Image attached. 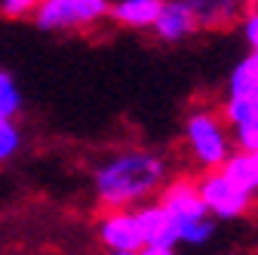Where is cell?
Instances as JSON below:
<instances>
[{"mask_svg":"<svg viewBox=\"0 0 258 255\" xmlns=\"http://www.w3.org/2000/svg\"><path fill=\"white\" fill-rule=\"evenodd\" d=\"M169 178L166 157L148 148L120 151L92 172L95 200L105 209H136L139 203L151 200Z\"/></svg>","mask_w":258,"mask_h":255,"instance_id":"cell-1","label":"cell"},{"mask_svg":"<svg viewBox=\"0 0 258 255\" xmlns=\"http://www.w3.org/2000/svg\"><path fill=\"white\" fill-rule=\"evenodd\" d=\"M184 145L200 169H218L237 151L231 142V130L215 111H190L184 120Z\"/></svg>","mask_w":258,"mask_h":255,"instance_id":"cell-2","label":"cell"},{"mask_svg":"<svg viewBox=\"0 0 258 255\" xmlns=\"http://www.w3.org/2000/svg\"><path fill=\"white\" fill-rule=\"evenodd\" d=\"M108 7V0H40L31 19L46 34H64V31H83L105 22Z\"/></svg>","mask_w":258,"mask_h":255,"instance_id":"cell-3","label":"cell"},{"mask_svg":"<svg viewBox=\"0 0 258 255\" xmlns=\"http://www.w3.org/2000/svg\"><path fill=\"white\" fill-rule=\"evenodd\" d=\"M197 194L206 206V212L215 221H237L252 209V194L234 184L221 169H206V175L197 181Z\"/></svg>","mask_w":258,"mask_h":255,"instance_id":"cell-4","label":"cell"},{"mask_svg":"<svg viewBox=\"0 0 258 255\" xmlns=\"http://www.w3.org/2000/svg\"><path fill=\"white\" fill-rule=\"evenodd\" d=\"M157 194H160V203L166 206V212L172 215L175 228H178V237H181V231H187L194 225V221H200V218L209 215L203 200H200V194H197V184L187 181V178L166 181Z\"/></svg>","mask_w":258,"mask_h":255,"instance_id":"cell-5","label":"cell"},{"mask_svg":"<svg viewBox=\"0 0 258 255\" xmlns=\"http://www.w3.org/2000/svg\"><path fill=\"white\" fill-rule=\"evenodd\" d=\"M151 31L163 43H184L200 31V25L184 0H160V10H157Z\"/></svg>","mask_w":258,"mask_h":255,"instance_id":"cell-6","label":"cell"},{"mask_svg":"<svg viewBox=\"0 0 258 255\" xmlns=\"http://www.w3.org/2000/svg\"><path fill=\"white\" fill-rule=\"evenodd\" d=\"M99 240L108 252H139L142 231L133 209H108L99 221Z\"/></svg>","mask_w":258,"mask_h":255,"instance_id":"cell-7","label":"cell"},{"mask_svg":"<svg viewBox=\"0 0 258 255\" xmlns=\"http://www.w3.org/2000/svg\"><path fill=\"white\" fill-rule=\"evenodd\" d=\"M136 221H139V231H142V243H148V246H169V249H175V246H181L178 243V228H175V221H172V215L166 212V206L163 203H139L136 209Z\"/></svg>","mask_w":258,"mask_h":255,"instance_id":"cell-8","label":"cell"},{"mask_svg":"<svg viewBox=\"0 0 258 255\" xmlns=\"http://www.w3.org/2000/svg\"><path fill=\"white\" fill-rule=\"evenodd\" d=\"M190 13L197 16L200 31H221L240 22L243 0H184Z\"/></svg>","mask_w":258,"mask_h":255,"instance_id":"cell-9","label":"cell"},{"mask_svg":"<svg viewBox=\"0 0 258 255\" xmlns=\"http://www.w3.org/2000/svg\"><path fill=\"white\" fill-rule=\"evenodd\" d=\"M160 10V0H117L108 7V19L133 31H151Z\"/></svg>","mask_w":258,"mask_h":255,"instance_id":"cell-10","label":"cell"},{"mask_svg":"<svg viewBox=\"0 0 258 255\" xmlns=\"http://www.w3.org/2000/svg\"><path fill=\"white\" fill-rule=\"evenodd\" d=\"M22 111V89L16 86L13 74L0 68V117H16Z\"/></svg>","mask_w":258,"mask_h":255,"instance_id":"cell-11","label":"cell"},{"mask_svg":"<svg viewBox=\"0 0 258 255\" xmlns=\"http://www.w3.org/2000/svg\"><path fill=\"white\" fill-rule=\"evenodd\" d=\"M22 148V130L16 126L13 117H0V163L13 160Z\"/></svg>","mask_w":258,"mask_h":255,"instance_id":"cell-12","label":"cell"},{"mask_svg":"<svg viewBox=\"0 0 258 255\" xmlns=\"http://www.w3.org/2000/svg\"><path fill=\"white\" fill-rule=\"evenodd\" d=\"M215 231H218V221H215L212 215H206V218H200V221H194L187 231H181L178 243H184V246H206V243L215 237Z\"/></svg>","mask_w":258,"mask_h":255,"instance_id":"cell-13","label":"cell"},{"mask_svg":"<svg viewBox=\"0 0 258 255\" xmlns=\"http://www.w3.org/2000/svg\"><path fill=\"white\" fill-rule=\"evenodd\" d=\"M240 34H243V40H246V46H249V52H255L258 55V4H255V10H246L243 16H240Z\"/></svg>","mask_w":258,"mask_h":255,"instance_id":"cell-14","label":"cell"},{"mask_svg":"<svg viewBox=\"0 0 258 255\" xmlns=\"http://www.w3.org/2000/svg\"><path fill=\"white\" fill-rule=\"evenodd\" d=\"M40 7V0H0V13L7 19H25Z\"/></svg>","mask_w":258,"mask_h":255,"instance_id":"cell-15","label":"cell"},{"mask_svg":"<svg viewBox=\"0 0 258 255\" xmlns=\"http://www.w3.org/2000/svg\"><path fill=\"white\" fill-rule=\"evenodd\" d=\"M136 255H175V249H169V246H148V243H142V249H139Z\"/></svg>","mask_w":258,"mask_h":255,"instance_id":"cell-16","label":"cell"},{"mask_svg":"<svg viewBox=\"0 0 258 255\" xmlns=\"http://www.w3.org/2000/svg\"><path fill=\"white\" fill-rule=\"evenodd\" d=\"M249 160H252V178H255V190H258V151H249Z\"/></svg>","mask_w":258,"mask_h":255,"instance_id":"cell-17","label":"cell"},{"mask_svg":"<svg viewBox=\"0 0 258 255\" xmlns=\"http://www.w3.org/2000/svg\"><path fill=\"white\" fill-rule=\"evenodd\" d=\"M108 255H136V252H108Z\"/></svg>","mask_w":258,"mask_h":255,"instance_id":"cell-18","label":"cell"}]
</instances>
